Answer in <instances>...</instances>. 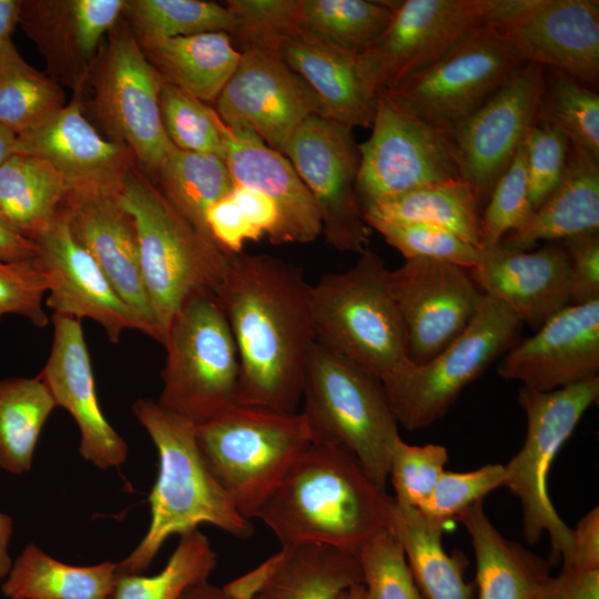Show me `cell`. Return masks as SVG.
<instances>
[{"label": "cell", "instance_id": "obj_19", "mask_svg": "<svg viewBox=\"0 0 599 599\" xmlns=\"http://www.w3.org/2000/svg\"><path fill=\"white\" fill-rule=\"evenodd\" d=\"M215 103L227 128L252 133L281 153L307 118L321 115L316 97L280 53L258 50L241 52Z\"/></svg>", "mask_w": 599, "mask_h": 599}, {"label": "cell", "instance_id": "obj_17", "mask_svg": "<svg viewBox=\"0 0 599 599\" xmlns=\"http://www.w3.org/2000/svg\"><path fill=\"white\" fill-rule=\"evenodd\" d=\"M487 24L526 62L598 87V0H502Z\"/></svg>", "mask_w": 599, "mask_h": 599}, {"label": "cell", "instance_id": "obj_31", "mask_svg": "<svg viewBox=\"0 0 599 599\" xmlns=\"http://www.w3.org/2000/svg\"><path fill=\"white\" fill-rule=\"evenodd\" d=\"M458 520L475 551L477 599H537L550 577L548 561L506 539L486 516L483 501Z\"/></svg>", "mask_w": 599, "mask_h": 599}, {"label": "cell", "instance_id": "obj_48", "mask_svg": "<svg viewBox=\"0 0 599 599\" xmlns=\"http://www.w3.org/2000/svg\"><path fill=\"white\" fill-rule=\"evenodd\" d=\"M532 212L522 145L495 184L481 212L479 248L499 244L506 234L521 227Z\"/></svg>", "mask_w": 599, "mask_h": 599}, {"label": "cell", "instance_id": "obj_41", "mask_svg": "<svg viewBox=\"0 0 599 599\" xmlns=\"http://www.w3.org/2000/svg\"><path fill=\"white\" fill-rule=\"evenodd\" d=\"M536 124L557 129L571 148L599 160V94L576 79L545 68Z\"/></svg>", "mask_w": 599, "mask_h": 599}, {"label": "cell", "instance_id": "obj_6", "mask_svg": "<svg viewBox=\"0 0 599 599\" xmlns=\"http://www.w3.org/2000/svg\"><path fill=\"white\" fill-rule=\"evenodd\" d=\"M311 308L316 342L382 383L410 362L389 270L369 248L351 268L312 284Z\"/></svg>", "mask_w": 599, "mask_h": 599}, {"label": "cell", "instance_id": "obj_9", "mask_svg": "<svg viewBox=\"0 0 599 599\" xmlns=\"http://www.w3.org/2000/svg\"><path fill=\"white\" fill-rule=\"evenodd\" d=\"M598 397L599 377L551 392L521 387L518 395L527 417V433L519 451L504 465V487L520 501L526 541L534 545L546 532L562 566L571 560L572 529L555 509L547 478L556 455Z\"/></svg>", "mask_w": 599, "mask_h": 599}, {"label": "cell", "instance_id": "obj_40", "mask_svg": "<svg viewBox=\"0 0 599 599\" xmlns=\"http://www.w3.org/2000/svg\"><path fill=\"white\" fill-rule=\"evenodd\" d=\"M60 85L30 65L13 42L0 50V124L16 135L52 119L65 106Z\"/></svg>", "mask_w": 599, "mask_h": 599}, {"label": "cell", "instance_id": "obj_1", "mask_svg": "<svg viewBox=\"0 0 599 599\" xmlns=\"http://www.w3.org/2000/svg\"><path fill=\"white\" fill-rule=\"evenodd\" d=\"M311 287L302 270L282 258L232 256L215 294L238 356L236 404L297 412L316 342Z\"/></svg>", "mask_w": 599, "mask_h": 599}, {"label": "cell", "instance_id": "obj_20", "mask_svg": "<svg viewBox=\"0 0 599 599\" xmlns=\"http://www.w3.org/2000/svg\"><path fill=\"white\" fill-rule=\"evenodd\" d=\"M34 242L35 261L49 281L45 305L53 315L92 319L114 344L125 331H140L98 262L73 236L63 206Z\"/></svg>", "mask_w": 599, "mask_h": 599}, {"label": "cell", "instance_id": "obj_21", "mask_svg": "<svg viewBox=\"0 0 599 599\" xmlns=\"http://www.w3.org/2000/svg\"><path fill=\"white\" fill-rule=\"evenodd\" d=\"M498 374L522 387L551 392L598 377L599 300L570 304L512 346Z\"/></svg>", "mask_w": 599, "mask_h": 599}, {"label": "cell", "instance_id": "obj_58", "mask_svg": "<svg viewBox=\"0 0 599 599\" xmlns=\"http://www.w3.org/2000/svg\"><path fill=\"white\" fill-rule=\"evenodd\" d=\"M37 251L34 241L20 235L0 219V261L33 260Z\"/></svg>", "mask_w": 599, "mask_h": 599}, {"label": "cell", "instance_id": "obj_16", "mask_svg": "<svg viewBox=\"0 0 599 599\" xmlns=\"http://www.w3.org/2000/svg\"><path fill=\"white\" fill-rule=\"evenodd\" d=\"M545 68L526 63L450 131L460 177L480 207L537 122Z\"/></svg>", "mask_w": 599, "mask_h": 599}, {"label": "cell", "instance_id": "obj_52", "mask_svg": "<svg viewBox=\"0 0 599 599\" xmlns=\"http://www.w3.org/2000/svg\"><path fill=\"white\" fill-rule=\"evenodd\" d=\"M48 290V276L35 258L0 261V317L16 314L35 327H45L49 317L43 307V297Z\"/></svg>", "mask_w": 599, "mask_h": 599}, {"label": "cell", "instance_id": "obj_10", "mask_svg": "<svg viewBox=\"0 0 599 599\" xmlns=\"http://www.w3.org/2000/svg\"><path fill=\"white\" fill-rule=\"evenodd\" d=\"M521 324L506 306L484 295L468 326L441 352L423 364L408 362L382 383L398 424L414 430L445 416L461 390L510 348Z\"/></svg>", "mask_w": 599, "mask_h": 599}, {"label": "cell", "instance_id": "obj_54", "mask_svg": "<svg viewBox=\"0 0 599 599\" xmlns=\"http://www.w3.org/2000/svg\"><path fill=\"white\" fill-rule=\"evenodd\" d=\"M230 194L210 206L205 221L211 238L223 252L233 256L242 253L245 242L263 236L251 225Z\"/></svg>", "mask_w": 599, "mask_h": 599}, {"label": "cell", "instance_id": "obj_26", "mask_svg": "<svg viewBox=\"0 0 599 599\" xmlns=\"http://www.w3.org/2000/svg\"><path fill=\"white\" fill-rule=\"evenodd\" d=\"M124 0H27L19 24L68 85L78 89L90 72Z\"/></svg>", "mask_w": 599, "mask_h": 599}, {"label": "cell", "instance_id": "obj_29", "mask_svg": "<svg viewBox=\"0 0 599 599\" xmlns=\"http://www.w3.org/2000/svg\"><path fill=\"white\" fill-rule=\"evenodd\" d=\"M280 55L312 90L321 116L351 129L372 126L377 97L362 75L358 55L302 34L286 40Z\"/></svg>", "mask_w": 599, "mask_h": 599}, {"label": "cell", "instance_id": "obj_22", "mask_svg": "<svg viewBox=\"0 0 599 599\" xmlns=\"http://www.w3.org/2000/svg\"><path fill=\"white\" fill-rule=\"evenodd\" d=\"M63 210L73 236L94 257L129 306L140 332L161 343L142 278L135 223L121 204L119 193H70Z\"/></svg>", "mask_w": 599, "mask_h": 599}, {"label": "cell", "instance_id": "obj_14", "mask_svg": "<svg viewBox=\"0 0 599 599\" xmlns=\"http://www.w3.org/2000/svg\"><path fill=\"white\" fill-rule=\"evenodd\" d=\"M502 0H397L377 40L358 58L362 75L377 97L443 57L486 24Z\"/></svg>", "mask_w": 599, "mask_h": 599}, {"label": "cell", "instance_id": "obj_55", "mask_svg": "<svg viewBox=\"0 0 599 599\" xmlns=\"http://www.w3.org/2000/svg\"><path fill=\"white\" fill-rule=\"evenodd\" d=\"M537 599H599V569L562 566L549 577Z\"/></svg>", "mask_w": 599, "mask_h": 599}, {"label": "cell", "instance_id": "obj_27", "mask_svg": "<svg viewBox=\"0 0 599 599\" xmlns=\"http://www.w3.org/2000/svg\"><path fill=\"white\" fill-rule=\"evenodd\" d=\"M225 163L235 183L257 191L275 205L278 221L272 244L311 243L322 233L314 200L281 152L248 132L227 128L219 116Z\"/></svg>", "mask_w": 599, "mask_h": 599}, {"label": "cell", "instance_id": "obj_35", "mask_svg": "<svg viewBox=\"0 0 599 599\" xmlns=\"http://www.w3.org/2000/svg\"><path fill=\"white\" fill-rule=\"evenodd\" d=\"M116 577L118 564L72 566L29 544L1 589L9 599H108Z\"/></svg>", "mask_w": 599, "mask_h": 599}, {"label": "cell", "instance_id": "obj_59", "mask_svg": "<svg viewBox=\"0 0 599 599\" xmlns=\"http://www.w3.org/2000/svg\"><path fill=\"white\" fill-rule=\"evenodd\" d=\"M21 0H0V50L12 41L13 31L19 24Z\"/></svg>", "mask_w": 599, "mask_h": 599}, {"label": "cell", "instance_id": "obj_46", "mask_svg": "<svg viewBox=\"0 0 599 599\" xmlns=\"http://www.w3.org/2000/svg\"><path fill=\"white\" fill-rule=\"evenodd\" d=\"M363 217L369 229L376 230L405 260H437L469 271L479 258L480 248L446 230L423 223L387 221L372 215Z\"/></svg>", "mask_w": 599, "mask_h": 599}, {"label": "cell", "instance_id": "obj_37", "mask_svg": "<svg viewBox=\"0 0 599 599\" xmlns=\"http://www.w3.org/2000/svg\"><path fill=\"white\" fill-rule=\"evenodd\" d=\"M152 181L165 199L209 238L206 212L215 202L227 196L235 184L223 159L175 146L163 160Z\"/></svg>", "mask_w": 599, "mask_h": 599}, {"label": "cell", "instance_id": "obj_24", "mask_svg": "<svg viewBox=\"0 0 599 599\" xmlns=\"http://www.w3.org/2000/svg\"><path fill=\"white\" fill-rule=\"evenodd\" d=\"M52 324V346L38 377L78 425L80 455L100 469L119 467L126 459L128 445L100 407L81 321L53 315Z\"/></svg>", "mask_w": 599, "mask_h": 599}, {"label": "cell", "instance_id": "obj_49", "mask_svg": "<svg viewBox=\"0 0 599 599\" xmlns=\"http://www.w3.org/2000/svg\"><path fill=\"white\" fill-rule=\"evenodd\" d=\"M447 460L448 451L443 445H410L400 439L392 454L388 469L395 501L419 509L446 470Z\"/></svg>", "mask_w": 599, "mask_h": 599}, {"label": "cell", "instance_id": "obj_4", "mask_svg": "<svg viewBox=\"0 0 599 599\" xmlns=\"http://www.w3.org/2000/svg\"><path fill=\"white\" fill-rule=\"evenodd\" d=\"M119 199L135 223L142 278L162 344L189 297L216 293L232 256L187 221L136 166L124 180Z\"/></svg>", "mask_w": 599, "mask_h": 599}, {"label": "cell", "instance_id": "obj_63", "mask_svg": "<svg viewBox=\"0 0 599 599\" xmlns=\"http://www.w3.org/2000/svg\"><path fill=\"white\" fill-rule=\"evenodd\" d=\"M336 599H363V586L356 585L341 592Z\"/></svg>", "mask_w": 599, "mask_h": 599}, {"label": "cell", "instance_id": "obj_34", "mask_svg": "<svg viewBox=\"0 0 599 599\" xmlns=\"http://www.w3.org/2000/svg\"><path fill=\"white\" fill-rule=\"evenodd\" d=\"M69 189L45 160L14 153L0 167V219L34 241L57 217Z\"/></svg>", "mask_w": 599, "mask_h": 599}, {"label": "cell", "instance_id": "obj_5", "mask_svg": "<svg viewBox=\"0 0 599 599\" xmlns=\"http://www.w3.org/2000/svg\"><path fill=\"white\" fill-rule=\"evenodd\" d=\"M302 400L311 443L348 451L385 489L390 457L402 437L382 382L315 342Z\"/></svg>", "mask_w": 599, "mask_h": 599}, {"label": "cell", "instance_id": "obj_25", "mask_svg": "<svg viewBox=\"0 0 599 599\" xmlns=\"http://www.w3.org/2000/svg\"><path fill=\"white\" fill-rule=\"evenodd\" d=\"M469 274L485 295L535 329L570 305L569 260L560 242L534 251L501 244L480 250Z\"/></svg>", "mask_w": 599, "mask_h": 599}, {"label": "cell", "instance_id": "obj_43", "mask_svg": "<svg viewBox=\"0 0 599 599\" xmlns=\"http://www.w3.org/2000/svg\"><path fill=\"white\" fill-rule=\"evenodd\" d=\"M122 16L136 39L229 33L232 28L225 6L203 0H129Z\"/></svg>", "mask_w": 599, "mask_h": 599}, {"label": "cell", "instance_id": "obj_57", "mask_svg": "<svg viewBox=\"0 0 599 599\" xmlns=\"http://www.w3.org/2000/svg\"><path fill=\"white\" fill-rule=\"evenodd\" d=\"M599 569V507L596 506L572 529V556L567 567Z\"/></svg>", "mask_w": 599, "mask_h": 599}, {"label": "cell", "instance_id": "obj_45", "mask_svg": "<svg viewBox=\"0 0 599 599\" xmlns=\"http://www.w3.org/2000/svg\"><path fill=\"white\" fill-rule=\"evenodd\" d=\"M160 110L165 133L175 148L225 159L219 115L213 108L165 82Z\"/></svg>", "mask_w": 599, "mask_h": 599}, {"label": "cell", "instance_id": "obj_7", "mask_svg": "<svg viewBox=\"0 0 599 599\" xmlns=\"http://www.w3.org/2000/svg\"><path fill=\"white\" fill-rule=\"evenodd\" d=\"M196 437L212 473L247 520L312 444L301 412L236 403L197 425Z\"/></svg>", "mask_w": 599, "mask_h": 599}, {"label": "cell", "instance_id": "obj_11", "mask_svg": "<svg viewBox=\"0 0 599 599\" xmlns=\"http://www.w3.org/2000/svg\"><path fill=\"white\" fill-rule=\"evenodd\" d=\"M89 79L92 108L109 139L128 148L140 170L153 180L174 148L160 110L165 81L145 58L125 20L108 33Z\"/></svg>", "mask_w": 599, "mask_h": 599}, {"label": "cell", "instance_id": "obj_56", "mask_svg": "<svg viewBox=\"0 0 599 599\" xmlns=\"http://www.w3.org/2000/svg\"><path fill=\"white\" fill-rule=\"evenodd\" d=\"M251 225L270 241L276 230L278 214L274 203L262 193L238 183L230 194Z\"/></svg>", "mask_w": 599, "mask_h": 599}, {"label": "cell", "instance_id": "obj_61", "mask_svg": "<svg viewBox=\"0 0 599 599\" xmlns=\"http://www.w3.org/2000/svg\"><path fill=\"white\" fill-rule=\"evenodd\" d=\"M13 531V524L10 516L0 511V580L8 577L12 561L8 554V545Z\"/></svg>", "mask_w": 599, "mask_h": 599}, {"label": "cell", "instance_id": "obj_44", "mask_svg": "<svg viewBox=\"0 0 599 599\" xmlns=\"http://www.w3.org/2000/svg\"><path fill=\"white\" fill-rule=\"evenodd\" d=\"M232 18L227 33L240 51L280 53L283 43L300 34L302 0H229Z\"/></svg>", "mask_w": 599, "mask_h": 599}, {"label": "cell", "instance_id": "obj_3", "mask_svg": "<svg viewBox=\"0 0 599 599\" xmlns=\"http://www.w3.org/2000/svg\"><path fill=\"white\" fill-rule=\"evenodd\" d=\"M133 414L159 455V473L149 495L150 526L132 552L118 564V573L145 571L163 544L200 525H213L238 538L254 534L212 473L197 441L196 425L152 399L140 398Z\"/></svg>", "mask_w": 599, "mask_h": 599}, {"label": "cell", "instance_id": "obj_36", "mask_svg": "<svg viewBox=\"0 0 599 599\" xmlns=\"http://www.w3.org/2000/svg\"><path fill=\"white\" fill-rule=\"evenodd\" d=\"M481 207L463 180L423 186L366 209L372 215L394 222L423 223L446 230L479 248Z\"/></svg>", "mask_w": 599, "mask_h": 599}, {"label": "cell", "instance_id": "obj_8", "mask_svg": "<svg viewBox=\"0 0 599 599\" xmlns=\"http://www.w3.org/2000/svg\"><path fill=\"white\" fill-rule=\"evenodd\" d=\"M162 344L161 406L197 426L235 404L238 356L214 292L189 297L172 318Z\"/></svg>", "mask_w": 599, "mask_h": 599}, {"label": "cell", "instance_id": "obj_28", "mask_svg": "<svg viewBox=\"0 0 599 599\" xmlns=\"http://www.w3.org/2000/svg\"><path fill=\"white\" fill-rule=\"evenodd\" d=\"M362 583L355 555L324 545L284 546L224 587L242 599H336Z\"/></svg>", "mask_w": 599, "mask_h": 599}, {"label": "cell", "instance_id": "obj_30", "mask_svg": "<svg viewBox=\"0 0 599 599\" xmlns=\"http://www.w3.org/2000/svg\"><path fill=\"white\" fill-rule=\"evenodd\" d=\"M599 231V160L570 146L557 187L518 230L499 244L520 251Z\"/></svg>", "mask_w": 599, "mask_h": 599}, {"label": "cell", "instance_id": "obj_38", "mask_svg": "<svg viewBox=\"0 0 599 599\" xmlns=\"http://www.w3.org/2000/svg\"><path fill=\"white\" fill-rule=\"evenodd\" d=\"M55 407L38 376L0 379V469L17 475L31 469L38 439Z\"/></svg>", "mask_w": 599, "mask_h": 599}, {"label": "cell", "instance_id": "obj_33", "mask_svg": "<svg viewBox=\"0 0 599 599\" xmlns=\"http://www.w3.org/2000/svg\"><path fill=\"white\" fill-rule=\"evenodd\" d=\"M388 528L402 545L424 599H474L475 587L465 580V557L448 555L443 546L445 525L392 497Z\"/></svg>", "mask_w": 599, "mask_h": 599}, {"label": "cell", "instance_id": "obj_51", "mask_svg": "<svg viewBox=\"0 0 599 599\" xmlns=\"http://www.w3.org/2000/svg\"><path fill=\"white\" fill-rule=\"evenodd\" d=\"M524 150L529 199L535 211L561 181L570 143L557 129L535 124L524 142Z\"/></svg>", "mask_w": 599, "mask_h": 599}, {"label": "cell", "instance_id": "obj_15", "mask_svg": "<svg viewBox=\"0 0 599 599\" xmlns=\"http://www.w3.org/2000/svg\"><path fill=\"white\" fill-rule=\"evenodd\" d=\"M283 154L309 191L328 244L358 254L367 251L370 229L355 192L359 152L353 129L312 115L291 135Z\"/></svg>", "mask_w": 599, "mask_h": 599}, {"label": "cell", "instance_id": "obj_13", "mask_svg": "<svg viewBox=\"0 0 599 599\" xmlns=\"http://www.w3.org/2000/svg\"><path fill=\"white\" fill-rule=\"evenodd\" d=\"M526 63L486 23L385 92L423 121L450 133Z\"/></svg>", "mask_w": 599, "mask_h": 599}, {"label": "cell", "instance_id": "obj_53", "mask_svg": "<svg viewBox=\"0 0 599 599\" xmlns=\"http://www.w3.org/2000/svg\"><path fill=\"white\" fill-rule=\"evenodd\" d=\"M570 267V304L599 300V231L560 242Z\"/></svg>", "mask_w": 599, "mask_h": 599}, {"label": "cell", "instance_id": "obj_32", "mask_svg": "<svg viewBox=\"0 0 599 599\" xmlns=\"http://www.w3.org/2000/svg\"><path fill=\"white\" fill-rule=\"evenodd\" d=\"M136 40L166 83L205 103L217 99L241 59L226 32Z\"/></svg>", "mask_w": 599, "mask_h": 599}, {"label": "cell", "instance_id": "obj_39", "mask_svg": "<svg viewBox=\"0 0 599 599\" xmlns=\"http://www.w3.org/2000/svg\"><path fill=\"white\" fill-rule=\"evenodd\" d=\"M392 1L302 0L300 34L359 55L383 33Z\"/></svg>", "mask_w": 599, "mask_h": 599}, {"label": "cell", "instance_id": "obj_42", "mask_svg": "<svg viewBox=\"0 0 599 599\" xmlns=\"http://www.w3.org/2000/svg\"><path fill=\"white\" fill-rule=\"evenodd\" d=\"M217 557L199 529L180 536L163 569L153 576L118 573L108 599H180L191 586L207 580Z\"/></svg>", "mask_w": 599, "mask_h": 599}, {"label": "cell", "instance_id": "obj_60", "mask_svg": "<svg viewBox=\"0 0 599 599\" xmlns=\"http://www.w3.org/2000/svg\"><path fill=\"white\" fill-rule=\"evenodd\" d=\"M180 599H242L229 591L225 587H219L207 580L197 582L187 588ZM252 599H257L253 597Z\"/></svg>", "mask_w": 599, "mask_h": 599}, {"label": "cell", "instance_id": "obj_23", "mask_svg": "<svg viewBox=\"0 0 599 599\" xmlns=\"http://www.w3.org/2000/svg\"><path fill=\"white\" fill-rule=\"evenodd\" d=\"M16 153L41 158L70 193H119L135 167L131 151L104 138L85 118L78 95L44 124L17 135Z\"/></svg>", "mask_w": 599, "mask_h": 599}, {"label": "cell", "instance_id": "obj_18", "mask_svg": "<svg viewBox=\"0 0 599 599\" xmlns=\"http://www.w3.org/2000/svg\"><path fill=\"white\" fill-rule=\"evenodd\" d=\"M389 284L414 364L430 361L459 336L485 295L468 270L429 258L405 260L389 271Z\"/></svg>", "mask_w": 599, "mask_h": 599}, {"label": "cell", "instance_id": "obj_47", "mask_svg": "<svg viewBox=\"0 0 599 599\" xmlns=\"http://www.w3.org/2000/svg\"><path fill=\"white\" fill-rule=\"evenodd\" d=\"M363 599H424L402 545L389 528L367 541L356 555Z\"/></svg>", "mask_w": 599, "mask_h": 599}, {"label": "cell", "instance_id": "obj_12", "mask_svg": "<svg viewBox=\"0 0 599 599\" xmlns=\"http://www.w3.org/2000/svg\"><path fill=\"white\" fill-rule=\"evenodd\" d=\"M369 138L357 144L355 192L362 213L394 196L461 180L449 132L423 121L387 92L377 94Z\"/></svg>", "mask_w": 599, "mask_h": 599}, {"label": "cell", "instance_id": "obj_50", "mask_svg": "<svg viewBox=\"0 0 599 599\" xmlns=\"http://www.w3.org/2000/svg\"><path fill=\"white\" fill-rule=\"evenodd\" d=\"M506 469L488 464L469 471L445 470L427 501L417 509L430 520L447 526L488 494L505 486Z\"/></svg>", "mask_w": 599, "mask_h": 599}, {"label": "cell", "instance_id": "obj_62", "mask_svg": "<svg viewBox=\"0 0 599 599\" xmlns=\"http://www.w3.org/2000/svg\"><path fill=\"white\" fill-rule=\"evenodd\" d=\"M17 135L0 124V167L16 153Z\"/></svg>", "mask_w": 599, "mask_h": 599}, {"label": "cell", "instance_id": "obj_2", "mask_svg": "<svg viewBox=\"0 0 599 599\" xmlns=\"http://www.w3.org/2000/svg\"><path fill=\"white\" fill-rule=\"evenodd\" d=\"M387 496L348 451L311 444L255 514L281 546L324 545L357 555L388 528Z\"/></svg>", "mask_w": 599, "mask_h": 599}]
</instances>
